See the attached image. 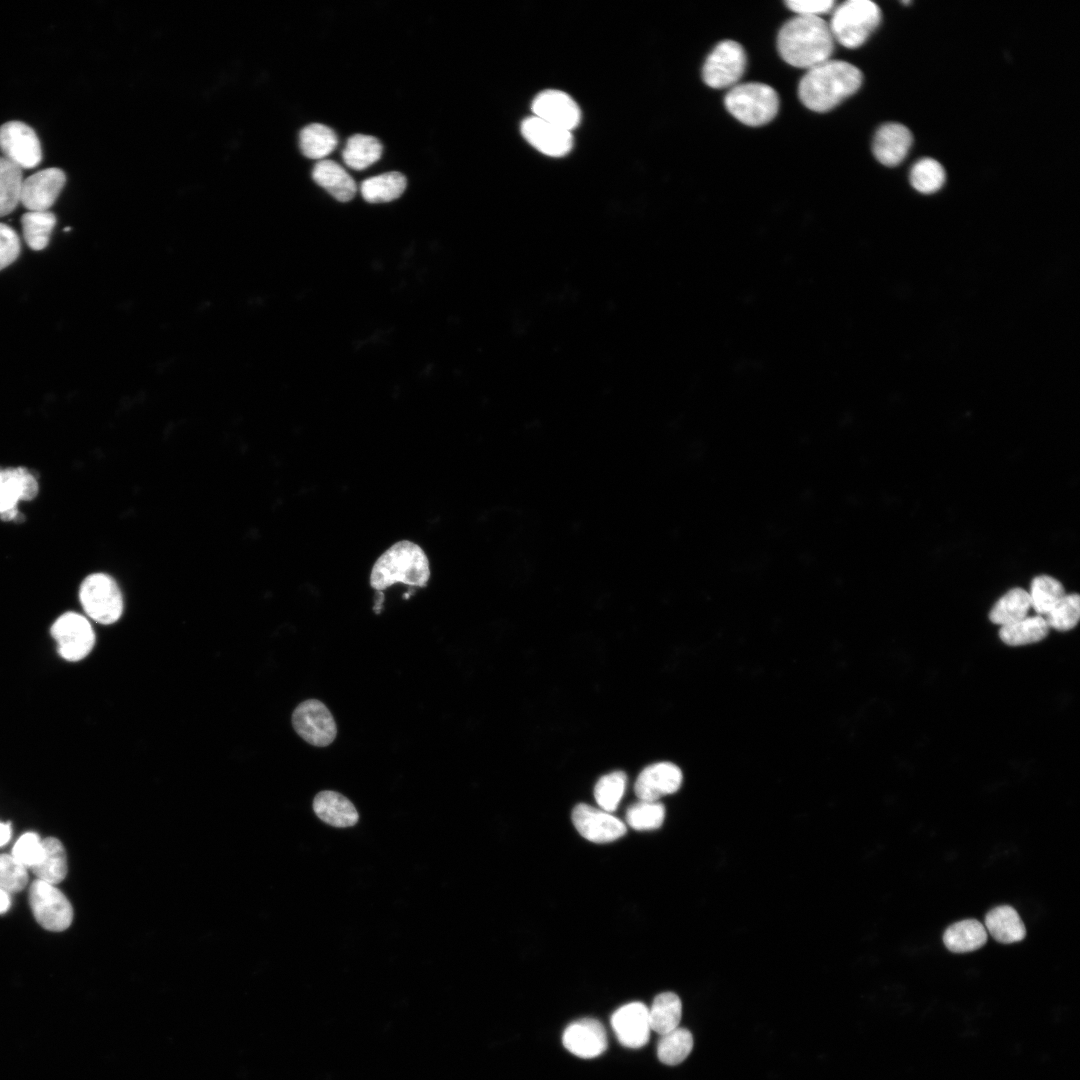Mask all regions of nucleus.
<instances>
[{
  "instance_id": "dca6fc26",
  "label": "nucleus",
  "mask_w": 1080,
  "mask_h": 1080,
  "mask_svg": "<svg viewBox=\"0 0 1080 1080\" xmlns=\"http://www.w3.org/2000/svg\"><path fill=\"white\" fill-rule=\"evenodd\" d=\"M562 1043L570 1053L584 1059L601 1055L608 1045L604 1026L592 1018H583L568 1025L562 1035Z\"/></svg>"
},
{
  "instance_id": "c85d7f7f",
  "label": "nucleus",
  "mask_w": 1080,
  "mask_h": 1080,
  "mask_svg": "<svg viewBox=\"0 0 1080 1080\" xmlns=\"http://www.w3.org/2000/svg\"><path fill=\"white\" fill-rule=\"evenodd\" d=\"M1049 629L1043 616H1026L1017 622L1001 626L999 637L1007 645L1021 646L1041 641L1048 635Z\"/></svg>"
},
{
  "instance_id": "0eeeda50",
  "label": "nucleus",
  "mask_w": 1080,
  "mask_h": 1080,
  "mask_svg": "<svg viewBox=\"0 0 1080 1080\" xmlns=\"http://www.w3.org/2000/svg\"><path fill=\"white\" fill-rule=\"evenodd\" d=\"M747 58L744 48L734 40L719 42L707 56L703 69V81L711 88L733 87L741 79Z\"/></svg>"
},
{
  "instance_id": "a19ab883",
  "label": "nucleus",
  "mask_w": 1080,
  "mask_h": 1080,
  "mask_svg": "<svg viewBox=\"0 0 1080 1080\" xmlns=\"http://www.w3.org/2000/svg\"><path fill=\"white\" fill-rule=\"evenodd\" d=\"M42 853V840L33 832L23 834L12 849V856L28 868H32L40 861Z\"/></svg>"
},
{
  "instance_id": "423d86ee",
  "label": "nucleus",
  "mask_w": 1080,
  "mask_h": 1080,
  "mask_svg": "<svg viewBox=\"0 0 1080 1080\" xmlns=\"http://www.w3.org/2000/svg\"><path fill=\"white\" fill-rule=\"evenodd\" d=\"M79 598L85 613L100 624H112L122 615V594L116 582L106 574L87 576L80 586Z\"/></svg>"
},
{
  "instance_id": "1a4fd4ad",
  "label": "nucleus",
  "mask_w": 1080,
  "mask_h": 1080,
  "mask_svg": "<svg viewBox=\"0 0 1080 1080\" xmlns=\"http://www.w3.org/2000/svg\"><path fill=\"white\" fill-rule=\"evenodd\" d=\"M60 656L70 662L85 658L93 649L95 634L88 619L75 612L59 616L50 629Z\"/></svg>"
},
{
  "instance_id": "f257e3e1",
  "label": "nucleus",
  "mask_w": 1080,
  "mask_h": 1080,
  "mask_svg": "<svg viewBox=\"0 0 1080 1080\" xmlns=\"http://www.w3.org/2000/svg\"><path fill=\"white\" fill-rule=\"evenodd\" d=\"M863 76L853 64L831 58L808 69L798 86V96L808 109L827 112L853 95Z\"/></svg>"
},
{
  "instance_id": "a18cd8bd",
  "label": "nucleus",
  "mask_w": 1080,
  "mask_h": 1080,
  "mask_svg": "<svg viewBox=\"0 0 1080 1080\" xmlns=\"http://www.w3.org/2000/svg\"><path fill=\"white\" fill-rule=\"evenodd\" d=\"M11 904V900L7 891L0 887V914L6 912Z\"/></svg>"
},
{
  "instance_id": "aec40b11",
  "label": "nucleus",
  "mask_w": 1080,
  "mask_h": 1080,
  "mask_svg": "<svg viewBox=\"0 0 1080 1080\" xmlns=\"http://www.w3.org/2000/svg\"><path fill=\"white\" fill-rule=\"evenodd\" d=\"M912 143V133L905 125L889 122L880 126L876 131L872 151L881 164L893 167L905 159Z\"/></svg>"
},
{
  "instance_id": "f8f14e48",
  "label": "nucleus",
  "mask_w": 1080,
  "mask_h": 1080,
  "mask_svg": "<svg viewBox=\"0 0 1080 1080\" xmlns=\"http://www.w3.org/2000/svg\"><path fill=\"white\" fill-rule=\"evenodd\" d=\"M572 822L579 834L594 843H608L626 833V825L612 813L585 803L576 805Z\"/></svg>"
},
{
  "instance_id": "4468645a",
  "label": "nucleus",
  "mask_w": 1080,
  "mask_h": 1080,
  "mask_svg": "<svg viewBox=\"0 0 1080 1080\" xmlns=\"http://www.w3.org/2000/svg\"><path fill=\"white\" fill-rule=\"evenodd\" d=\"M38 493V483L33 474L23 467L1 469L0 517L4 521L19 516L17 503L32 500Z\"/></svg>"
},
{
  "instance_id": "39448f33",
  "label": "nucleus",
  "mask_w": 1080,
  "mask_h": 1080,
  "mask_svg": "<svg viewBox=\"0 0 1080 1080\" xmlns=\"http://www.w3.org/2000/svg\"><path fill=\"white\" fill-rule=\"evenodd\" d=\"M728 112L747 126H761L770 122L779 109L777 92L769 85L759 82L736 84L724 98Z\"/></svg>"
},
{
  "instance_id": "79ce46f5",
  "label": "nucleus",
  "mask_w": 1080,
  "mask_h": 1080,
  "mask_svg": "<svg viewBox=\"0 0 1080 1080\" xmlns=\"http://www.w3.org/2000/svg\"><path fill=\"white\" fill-rule=\"evenodd\" d=\"M20 250L18 234L10 226L0 223V270L12 264L18 258Z\"/></svg>"
},
{
  "instance_id": "5701e85b",
  "label": "nucleus",
  "mask_w": 1080,
  "mask_h": 1080,
  "mask_svg": "<svg viewBox=\"0 0 1080 1080\" xmlns=\"http://www.w3.org/2000/svg\"><path fill=\"white\" fill-rule=\"evenodd\" d=\"M985 929L998 942L1011 944L1025 938L1026 929L1017 911L1009 905L991 909L985 917Z\"/></svg>"
},
{
  "instance_id": "f3484780",
  "label": "nucleus",
  "mask_w": 1080,
  "mask_h": 1080,
  "mask_svg": "<svg viewBox=\"0 0 1080 1080\" xmlns=\"http://www.w3.org/2000/svg\"><path fill=\"white\" fill-rule=\"evenodd\" d=\"M680 768L671 762H658L645 767L638 775L634 791L639 800L657 801L676 792L682 784Z\"/></svg>"
},
{
  "instance_id": "6e6552de",
  "label": "nucleus",
  "mask_w": 1080,
  "mask_h": 1080,
  "mask_svg": "<svg viewBox=\"0 0 1080 1080\" xmlns=\"http://www.w3.org/2000/svg\"><path fill=\"white\" fill-rule=\"evenodd\" d=\"M29 903L35 919L46 930L60 932L70 926L73 908L54 885L35 880L29 889Z\"/></svg>"
},
{
  "instance_id": "de8ad7c7",
  "label": "nucleus",
  "mask_w": 1080,
  "mask_h": 1080,
  "mask_svg": "<svg viewBox=\"0 0 1080 1080\" xmlns=\"http://www.w3.org/2000/svg\"><path fill=\"white\" fill-rule=\"evenodd\" d=\"M0 481H1V469H0Z\"/></svg>"
},
{
  "instance_id": "f704fd0d",
  "label": "nucleus",
  "mask_w": 1080,
  "mask_h": 1080,
  "mask_svg": "<svg viewBox=\"0 0 1080 1080\" xmlns=\"http://www.w3.org/2000/svg\"><path fill=\"white\" fill-rule=\"evenodd\" d=\"M23 182L22 169L0 157V217L14 211L20 203V190Z\"/></svg>"
},
{
  "instance_id": "c9c22d12",
  "label": "nucleus",
  "mask_w": 1080,
  "mask_h": 1080,
  "mask_svg": "<svg viewBox=\"0 0 1080 1080\" xmlns=\"http://www.w3.org/2000/svg\"><path fill=\"white\" fill-rule=\"evenodd\" d=\"M946 174L943 166L933 158H922L910 169L909 180L912 187L920 193L930 194L938 191L945 183Z\"/></svg>"
},
{
  "instance_id": "72a5a7b5",
  "label": "nucleus",
  "mask_w": 1080,
  "mask_h": 1080,
  "mask_svg": "<svg viewBox=\"0 0 1080 1080\" xmlns=\"http://www.w3.org/2000/svg\"><path fill=\"white\" fill-rule=\"evenodd\" d=\"M660 1036L657 1044V1056L663 1064H680L693 1049V1036L688 1029L677 1027Z\"/></svg>"
},
{
  "instance_id": "c756f323",
  "label": "nucleus",
  "mask_w": 1080,
  "mask_h": 1080,
  "mask_svg": "<svg viewBox=\"0 0 1080 1080\" xmlns=\"http://www.w3.org/2000/svg\"><path fill=\"white\" fill-rule=\"evenodd\" d=\"M1030 608L1028 591L1016 587L998 599L989 612V619L1000 626L1009 625L1025 618Z\"/></svg>"
},
{
  "instance_id": "bb28decb",
  "label": "nucleus",
  "mask_w": 1080,
  "mask_h": 1080,
  "mask_svg": "<svg viewBox=\"0 0 1080 1080\" xmlns=\"http://www.w3.org/2000/svg\"><path fill=\"white\" fill-rule=\"evenodd\" d=\"M406 185V177L393 171L364 180L360 185V192L369 203H385L399 198Z\"/></svg>"
},
{
  "instance_id": "412c9836",
  "label": "nucleus",
  "mask_w": 1080,
  "mask_h": 1080,
  "mask_svg": "<svg viewBox=\"0 0 1080 1080\" xmlns=\"http://www.w3.org/2000/svg\"><path fill=\"white\" fill-rule=\"evenodd\" d=\"M313 810L320 820L339 828L353 826L359 819L352 802L344 795L330 790L321 791L314 797Z\"/></svg>"
},
{
  "instance_id": "4be33fe9",
  "label": "nucleus",
  "mask_w": 1080,
  "mask_h": 1080,
  "mask_svg": "<svg viewBox=\"0 0 1080 1080\" xmlns=\"http://www.w3.org/2000/svg\"><path fill=\"white\" fill-rule=\"evenodd\" d=\"M312 178L340 202L351 200L357 191L354 179L342 166L330 159H323L315 164Z\"/></svg>"
},
{
  "instance_id": "c03bdc74",
  "label": "nucleus",
  "mask_w": 1080,
  "mask_h": 1080,
  "mask_svg": "<svg viewBox=\"0 0 1080 1080\" xmlns=\"http://www.w3.org/2000/svg\"><path fill=\"white\" fill-rule=\"evenodd\" d=\"M11 838V826L9 823L0 822V847L8 843Z\"/></svg>"
},
{
  "instance_id": "2f4dec72",
  "label": "nucleus",
  "mask_w": 1080,
  "mask_h": 1080,
  "mask_svg": "<svg viewBox=\"0 0 1080 1080\" xmlns=\"http://www.w3.org/2000/svg\"><path fill=\"white\" fill-rule=\"evenodd\" d=\"M56 224V216L49 210L28 211L21 217L23 237L26 244L35 251L43 250L49 243Z\"/></svg>"
},
{
  "instance_id": "49530a36",
  "label": "nucleus",
  "mask_w": 1080,
  "mask_h": 1080,
  "mask_svg": "<svg viewBox=\"0 0 1080 1080\" xmlns=\"http://www.w3.org/2000/svg\"><path fill=\"white\" fill-rule=\"evenodd\" d=\"M383 601H384V593H383V591H376L375 604H374V607H373V610H374V612L376 614L380 613V611L382 609Z\"/></svg>"
},
{
  "instance_id": "f03ea898",
  "label": "nucleus",
  "mask_w": 1080,
  "mask_h": 1080,
  "mask_svg": "<svg viewBox=\"0 0 1080 1080\" xmlns=\"http://www.w3.org/2000/svg\"><path fill=\"white\" fill-rule=\"evenodd\" d=\"M777 48L785 62L808 70L830 59L834 38L821 17L797 15L779 30Z\"/></svg>"
},
{
  "instance_id": "6ab92c4d",
  "label": "nucleus",
  "mask_w": 1080,
  "mask_h": 1080,
  "mask_svg": "<svg viewBox=\"0 0 1080 1080\" xmlns=\"http://www.w3.org/2000/svg\"><path fill=\"white\" fill-rule=\"evenodd\" d=\"M523 137L545 155L561 157L573 145L571 131L555 126L536 116L526 118L521 124Z\"/></svg>"
},
{
  "instance_id": "7c9ffc66",
  "label": "nucleus",
  "mask_w": 1080,
  "mask_h": 1080,
  "mask_svg": "<svg viewBox=\"0 0 1080 1080\" xmlns=\"http://www.w3.org/2000/svg\"><path fill=\"white\" fill-rule=\"evenodd\" d=\"M336 133L328 126L312 123L305 126L299 134V147L304 156L310 159H322L337 146Z\"/></svg>"
},
{
  "instance_id": "e433bc0d",
  "label": "nucleus",
  "mask_w": 1080,
  "mask_h": 1080,
  "mask_svg": "<svg viewBox=\"0 0 1080 1080\" xmlns=\"http://www.w3.org/2000/svg\"><path fill=\"white\" fill-rule=\"evenodd\" d=\"M626 784L627 776L622 771L600 777L594 787V797L599 808L609 813L615 811L624 795Z\"/></svg>"
},
{
  "instance_id": "473e14b6",
  "label": "nucleus",
  "mask_w": 1080,
  "mask_h": 1080,
  "mask_svg": "<svg viewBox=\"0 0 1080 1080\" xmlns=\"http://www.w3.org/2000/svg\"><path fill=\"white\" fill-rule=\"evenodd\" d=\"M1031 608L1036 615L1045 616L1066 594L1062 583L1050 575L1033 578L1028 591Z\"/></svg>"
},
{
  "instance_id": "a878e982",
  "label": "nucleus",
  "mask_w": 1080,
  "mask_h": 1080,
  "mask_svg": "<svg viewBox=\"0 0 1080 1080\" xmlns=\"http://www.w3.org/2000/svg\"><path fill=\"white\" fill-rule=\"evenodd\" d=\"M651 1031L659 1035L666 1034L677 1027L681 1021L682 1003L673 992L658 994L648 1008Z\"/></svg>"
},
{
  "instance_id": "cd10ccee",
  "label": "nucleus",
  "mask_w": 1080,
  "mask_h": 1080,
  "mask_svg": "<svg viewBox=\"0 0 1080 1080\" xmlns=\"http://www.w3.org/2000/svg\"><path fill=\"white\" fill-rule=\"evenodd\" d=\"M382 152L383 146L376 137L355 134L348 138L342 151V158L348 167L363 170L377 162Z\"/></svg>"
},
{
  "instance_id": "4c0bfd02",
  "label": "nucleus",
  "mask_w": 1080,
  "mask_h": 1080,
  "mask_svg": "<svg viewBox=\"0 0 1080 1080\" xmlns=\"http://www.w3.org/2000/svg\"><path fill=\"white\" fill-rule=\"evenodd\" d=\"M665 818V807L658 801L639 800L626 811L627 824L637 831L658 829Z\"/></svg>"
},
{
  "instance_id": "37998d69",
  "label": "nucleus",
  "mask_w": 1080,
  "mask_h": 1080,
  "mask_svg": "<svg viewBox=\"0 0 1080 1080\" xmlns=\"http://www.w3.org/2000/svg\"><path fill=\"white\" fill-rule=\"evenodd\" d=\"M785 5L799 16L820 17V15L833 11V0H788Z\"/></svg>"
},
{
  "instance_id": "2eb2a0df",
  "label": "nucleus",
  "mask_w": 1080,
  "mask_h": 1080,
  "mask_svg": "<svg viewBox=\"0 0 1080 1080\" xmlns=\"http://www.w3.org/2000/svg\"><path fill=\"white\" fill-rule=\"evenodd\" d=\"M611 1026L623 1046L643 1047L651 1032L647 1006L637 1001L621 1006L612 1014Z\"/></svg>"
},
{
  "instance_id": "20e7f679",
  "label": "nucleus",
  "mask_w": 1080,
  "mask_h": 1080,
  "mask_svg": "<svg viewBox=\"0 0 1080 1080\" xmlns=\"http://www.w3.org/2000/svg\"><path fill=\"white\" fill-rule=\"evenodd\" d=\"M881 21L879 6L870 0H847L833 9L828 24L834 40L846 48L866 42Z\"/></svg>"
},
{
  "instance_id": "58836bf2",
  "label": "nucleus",
  "mask_w": 1080,
  "mask_h": 1080,
  "mask_svg": "<svg viewBox=\"0 0 1080 1080\" xmlns=\"http://www.w3.org/2000/svg\"><path fill=\"white\" fill-rule=\"evenodd\" d=\"M1049 628L1058 631L1073 629L1080 619V597L1077 593L1065 596L1044 616Z\"/></svg>"
},
{
  "instance_id": "9d476101",
  "label": "nucleus",
  "mask_w": 1080,
  "mask_h": 1080,
  "mask_svg": "<svg viewBox=\"0 0 1080 1080\" xmlns=\"http://www.w3.org/2000/svg\"><path fill=\"white\" fill-rule=\"evenodd\" d=\"M292 725L302 739L317 747L328 746L337 735L331 712L324 703L316 699L305 700L295 708Z\"/></svg>"
},
{
  "instance_id": "b1692460",
  "label": "nucleus",
  "mask_w": 1080,
  "mask_h": 1080,
  "mask_svg": "<svg viewBox=\"0 0 1080 1080\" xmlns=\"http://www.w3.org/2000/svg\"><path fill=\"white\" fill-rule=\"evenodd\" d=\"M987 941L984 925L975 919H965L949 926L943 934V942L948 950L955 953L975 951Z\"/></svg>"
},
{
  "instance_id": "9b49d317",
  "label": "nucleus",
  "mask_w": 1080,
  "mask_h": 1080,
  "mask_svg": "<svg viewBox=\"0 0 1080 1080\" xmlns=\"http://www.w3.org/2000/svg\"><path fill=\"white\" fill-rule=\"evenodd\" d=\"M0 150L4 158L20 169L36 167L42 159L35 131L21 121H9L0 126Z\"/></svg>"
},
{
  "instance_id": "a211bd4d",
  "label": "nucleus",
  "mask_w": 1080,
  "mask_h": 1080,
  "mask_svg": "<svg viewBox=\"0 0 1080 1080\" xmlns=\"http://www.w3.org/2000/svg\"><path fill=\"white\" fill-rule=\"evenodd\" d=\"M531 108L534 116L568 131L576 128L581 120V112L576 102L559 90L539 93Z\"/></svg>"
},
{
  "instance_id": "7ed1b4c3",
  "label": "nucleus",
  "mask_w": 1080,
  "mask_h": 1080,
  "mask_svg": "<svg viewBox=\"0 0 1080 1080\" xmlns=\"http://www.w3.org/2000/svg\"><path fill=\"white\" fill-rule=\"evenodd\" d=\"M429 560L416 543L401 540L385 550L375 561L370 573V586L383 591L395 583L425 587L430 578Z\"/></svg>"
},
{
  "instance_id": "ddd939ff",
  "label": "nucleus",
  "mask_w": 1080,
  "mask_h": 1080,
  "mask_svg": "<svg viewBox=\"0 0 1080 1080\" xmlns=\"http://www.w3.org/2000/svg\"><path fill=\"white\" fill-rule=\"evenodd\" d=\"M65 182V173L59 168L40 170L23 179L20 203L29 211L49 210L61 193Z\"/></svg>"
},
{
  "instance_id": "393cba45",
  "label": "nucleus",
  "mask_w": 1080,
  "mask_h": 1080,
  "mask_svg": "<svg viewBox=\"0 0 1080 1080\" xmlns=\"http://www.w3.org/2000/svg\"><path fill=\"white\" fill-rule=\"evenodd\" d=\"M43 853L40 861L30 868L38 879L55 885L67 874V857L62 843L48 837L42 840Z\"/></svg>"
},
{
  "instance_id": "ea45409f",
  "label": "nucleus",
  "mask_w": 1080,
  "mask_h": 1080,
  "mask_svg": "<svg viewBox=\"0 0 1080 1080\" xmlns=\"http://www.w3.org/2000/svg\"><path fill=\"white\" fill-rule=\"evenodd\" d=\"M26 867L12 855H0V887L8 893L21 891L27 884Z\"/></svg>"
}]
</instances>
